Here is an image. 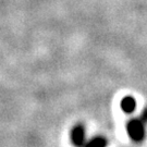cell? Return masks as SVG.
Segmentation results:
<instances>
[{"label": "cell", "mask_w": 147, "mask_h": 147, "mask_svg": "<svg viewBox=\"0 0 147 147\" xmlns=\"http://www.w3.org/2000/svg\"><path fill=\"white\" fill-rule=\"evenodd\" d=\"M106 145L104 138L101 137H96L94 140H92L90 142L86 145V147H104Z\"/></svg>", "instance_id": "277c9868"}, {"label": "cell", "mask_w": 147, "mask_h": 147, "mask_svg": "<svg viewBox=\"0 0 147 147\" xmlns=\"http://www.w3.org/2000/svg\"><path fill=\"white\" fill-rule=\"evenodd\" d=\"M129 133L134 140H141L144 135V127L142 124V119L141 120H133L129 123L127 126Z\"/></svg>", "instance_id": "6da1fadb"}, {"label": "cell", "mask_w": 147, "mask_h": 147, "mask_svg": "<svg viewBox=\"0 0 147 147\" xmlns=\"http://www.w3.org/2000/svg\"><path fill=\"white\" fill-rule=\"evenodd\" d=\"M143 121H145V122H147V110H145L144 112H143V116L142 118H141Z\"/></svg>", "instance_id": "5b68a950"}, {"label": "cell", "mask_w": 147, "mask_h": 147, "mask_svg": "<svg viewBox=\"0 0 147 147\" xmlns=\"http://www.w3.org/2000/svg\"><path fill=\"white\" fill-rule=\"evenodd\" d=\"M84 129L82 125H76L72 130L71 133V140L75 146H81L84 142Z\"/></svg>", "instance_id": "7a4b0ae2"}, {"label": "cell", "mask_w": 147, "mask_h": 147, "mask_svg": "<svg viewBox=\"0 0 147 147\" xmlns=\"http://www.w3.org/2000/svg\"><path fill=\"white\" fill-rule=\"evenodd\" d=\"M121 108L126 113L133 112L134 109H135V100L133 99L132 97H125V98H123L122 101H121Z\"/></svg>", "instance_id": "3957f363"}]
</instances>
